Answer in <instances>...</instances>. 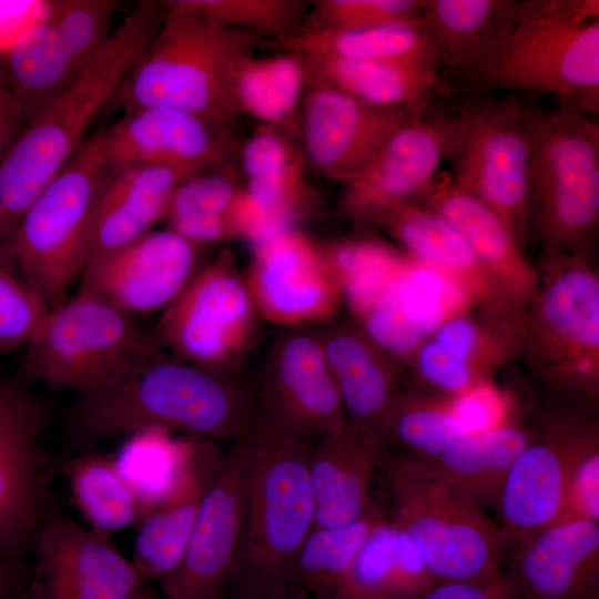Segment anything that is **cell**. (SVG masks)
I'll return each instance as SVG.
<instances>
[{"label": "cell", "mask_w": 599, "mask_h": 599, "mask_svg": "<svg viewBox=\"0 0 599 599\" xmlns=\"http://www.w3.org/2000/svg\"><path fill=\"white\" fill-rule=\"evenodd\" d=\"M175 429L202 439H248L256 428L234 392L201 367L139 355L99 388L82 395L63 418L69 455L126 434Z\"/></svg>", "instance_id": "6da1fadb"}, {"label": "cell", "mask_w": 599, "mask_h": 599, "mask_svg": "<svg viewBox=\"0 0 599 599\" xmlns=\"http://www.w3.org/2000/svg\"><path fill=\"white\" fill-rule=\"evenodd\" d=\"M165 3L139 1L64 91L26 122L0 161V247L43 187L84 143L125 74L160 28Z\"/></svg>", "instance_id": "7a4b0ae2"}, {"label": "cell", "mask_w": 599, "mask_h": 599, "mask_svg": "<svg viewBox=\"0 0 599 599\" xmlns=\"http://www.w3.org/2000/svg\"><path fill=\"white\" fill-rule=\"evenodd\" d=\"M260 38L226 27L184 0L165 1L160 28L111 102L122 111L174 108L227 128L237 116L232 94L235 69Z\"/></svg>", "instance_id": "3957f363"}, {"label": "cell", "mask_w": 599, "mask_h": 599, "mask_svg": "<svg viewBox=\"0 0 599 599\" xmlns=\"http://www.w3.org/2000/svg\"><path fill=\"white\" fill-rule=\"evenodd\" d=\"M477 91L550 95L557 108L599 112V1L524 0L499 51L464 74Z\"/></svg>", "instance_id": "277c9868"}, {"label": "cell", "mask_w": 599, "mask_h": 599, "mask_svg": "<svg viewBox=\"0 0 599 599\" xmlns=\"http://www.w3.org/2000/svg\"><path fill=\"white\" fill-rule=\"evenodd\" d=\"M305 439L263 426L247 439L245 525L232 599H266L287 575L315 524Z\"/></svg>", "instance_id": "5b68a950"}, {"label": "cell", "mask_w": 599, "mask_h": 599, "mask_svg": "<svg viewBox=\"0 0 599 599\" xmlns=\"http://www.w3.org/2000/svg\"><path fill=\"white\" fill-rule=\"evenodd\" d=\"M380 473L389 520L416 545L437 581L502 576L509 544L485 509L400 456L386 453Z\"/></svg>", "instance_id": "8992f818"}, {"label": "cell", "mask_w": 599, "mask_h": 599, "mask_svg": "<svg viewBox=\"0 0 599 599\" xmlns=\"http://www.w3.org/2000/svg\"><path fill=\"white\" fill-rule=\"evenodd\" d=\"M109 171L100 132L43 187L0 247L49 306L62 301L82 273L93 211Z\"/></svg>", "instance_id": "52a82bcc"}, {"label": "cell", "mask_w": 599, "mask_h": 599, "mask_svg": "<svg viewBox=\"0 0 599 599\" xmlns=\"http://www.w3.org/2000/svg\"><path fill=\"white\" fill-rule=\"evenodd\" d=\"M153 349L154 337L134 315L79 290L49 307L24 347L19 369L51 390L82 395Z\"/></svg>", "instance_id": "ba28073f"}, {"label": "cell", "mask_w": 599, "mask_h": 599, "mask_svg": "<svg viewBox=\"0 0 599 599\" xmlns=\"http://www.w3.org/2000/svg\"><path fill=\"white\" fill-rule=\"evenodd\" d=\"M529 205L551 247L577 250L599 216V126L589 115L528 103ZM530 213V211H529Z\"/></svg>", "instance_id": "9c48e42d"}, {"label": "cell", "mask_w": 599, "mask_h": 599, "mask_svg": "<svg viewBox=\"0 0 599 599\" xmlns=\"http://www.w3.org/2000/svg\"><path fill=\"white\" fill-rule=\"evenodd\" d=\"M454 181L489 206L520 244L529 220L528 103L476 97L449 116L445 155Z\"/></svg>", "instance_id": "30bf717a"}, {"label": "cell", "mask_w": 599, "mask_h": 599, "mask_svg": "<svg viewBox=\"0 0 599 599\" xmlns=\"http://www.w3.org/2000/svg\"><path fill=\"white\" fill-rule=\"evenodd\" d=\"M114 0H59L2 53L0 65L24 118L70 87L112 31Z\"/></svg>", "instance_id": "8fae6325"}, {"label": "cell", "mask_w": 599, "mask_h": 599, "mask_svg": "<svg viewBox=\"0 0 599 599\" xmlns=\"http://www.w3.org/2000/svg\"><path fill=\"white\" fill-rule=\"evenodd\" d=\"M53 419L49 399L0 379V560H30L52 515L42 437Z\"/></svg>", "instance_id": "7c38bea8"}, {"label": "cell", "mask_w": 599, "mask_h": 599, "mask_svg": "<svg viewBox=\"0 0 599 599\" xmlns=\"http://www.w3.org/2000/svg\"><path fill=\"white\" fill-rule=\"evenodd\" d=\"M247 440L223 455L179 567L160 581L165 599H232L244 540Z\"/></svg>", "instance_id": "4fadbf2b"}, {"label": "cell", "mask_w": 599, "mask_h": 599, "mask_svg": "<svg viewBox=\"0 0 599 599\" xmlns=\"http://www.w3.org/2000/svg\"><path fill=\"white\" fill-rule=\"evenodd\" d=\"M148 581L111 541L69 516L52 514L30 557L26 599H125Z\"/></svg>", "instance_id": "5bb4252c"}, {"label": "cell", "mask_w": 599, "mask_h": 599, "mask_svg": "<svg viewBox=\"0 0 599 599\" xmlns=\"http://www.w3.org/2000/svg\"><path fill=\"white\" fill-rule=\"evenodd\" d=\"M596 448L595 425L556 424L534 434L514 460L496 506L509 545L558 521L572 470Z\"/></svg>", "instance_id": "9a60e30c"}, {"label": "cell", "mask_w": 599, "mask_h": 599, "mask_svg": "<svg viewBox=\"0 0 599 599\" xmlns=\"http://www.w3.org/2000/svg\"><path fill=\"white\" fill-rule=\"evenodd\" d=\"M101 138L110 170L153 165L184 177L231 163L234 148L226 126L167 106L123 111Z\"/></svg>", "instance_id": "2e32d148"}, {"label": "cell", "mask_w": 599, "mask_h": 599, "mask_svg": "<svg viewBox=\"0 0 599 599\" xmlns=\"http://www.w3.org/2000/svg\"><path fill=\"white\" fill-rule=\"evenodd\" d=\"M422 112L425 111L374 106L335 89L307 84L298 140L307 164L319 174L345 183L394 131Z\"/></svg>", "instance_id": "e0dca14e"}, {"label": "cell", "mask_w": 599, "mask_h": 599, "mask_svg": "<svg viewBox=\"0 0 599 599\" xmlns=\"http://www.w3.org/2000/svg\"><path fill=\"white\" fill-rule=\"evenodd\" d=\"M196 244L171 229L150 231L88 265L79 290L136 316L170 305L185 288Z\"/></svg>", "instance_id": "ac0fdd59"}, {"label": "cell", "mask_w": 599, "mask_h": 599, "mask_svg": "<svg viewBox=\"0 0 599 599\" xmlns=\"http://www.w3.org/2000/svg\"><path fill=\"white\" fill-rule=\"evenodd\" d=\"M450 113L414 115L345 182L349 207L377 217L402 202L419 200L432 186L445 155Z\"/></svg>", "instance_id": "d6986e66"}, {"label": "cell", "mask_w": 599, "mask_h": 599, "mask_svg": "<svg viewBox=\"0 0 599 599\" xmlns=\"http://www.w3.org/2000/svg\"><path fill=\"white\" fill-rule=\"evenodd\" d=\"M510 545L502 575L519 599H598L599 522L560 521Z\"/></svg>", "instance_id": "ffe728a7"}, {"label": "cell", "mask_w": 599, "mask_h": 599, "mask_svg": "<svg viewBox=\"0 0 599 599\" xmlns=\"http://www.w3.org/2000/svg\"><path fill=\"white\" fill-rule=\"evenodd\" d=\"M222 457L207 439L193 437L184 444L174 483L139 522L131 561L146 581H162L181 564Z\"/></svg>", "instance_id": "44dd1931"}, {"label": "cell", "mask_w": 599, "mask_h": 599, "mask_svg": "<svg viewBox=\"0 0 599 599\" xmlns=\"http://www.w3.org/2000/svg\"><path fill=\"white\" fill-rule=\"evenodd\" d=\"M378 433L353 426L324 434L311 449L314 527H334L363 517L374 505L373 480L386 455Z\"/></svg>", "instance_id": "7402d4cb"}, {"label": "cell", "mask_w": 599, "mask_h": 599, "mask_svg": "<svg viewBox=\"0 0 599 599\" xmlns=\"http://www.w3.org/2000/svg\"><path fill=\"white\" fill-rule=\"evenodd\" d=\"M449 275L415 262L405 265L367 311V329L375 342L394 353H407L469 300Z\"/></svg>", "instance_id": "603a6c76"}, {"label": "cell", "mask_w": 599, "mask_h": 599, "mask_svg": "<svg viewBox=\"0 0 599 599\" xmlns=\"http://www.w3.org/2000/svg\"><path fill=\"white\" fill-rule=\"evenodd\" d=\"M184 179L163 166L110 170L93 211L83 270L152 231L165 219L172 194Z\"/></svg>", "instance_id": "cb8c5ba5"}, {"label": "cell", "mask_w": 599, "mask_h": 599, "mask_svg": "<svg viewBox=\"0 0 599 599\" xmlns=\"http://www.w3.org/2000/svg\"><path fill=\"white\" fill-rule=\"evenodd\" d=\"M170 305L160 325L163 338L201 364L224 356L248 312L244 287L220 266L205 270Z\"/></svg>", "instance_id": "d4e9b609"}, {"label": "cell", "mask_w": 599, "mask_h": 599, "mask_svg": "<svg viewBox=\"0 0 599 599\" xmlns=\"http://www.w3.org/2000/svg\"><path fill=\"white\" fill-rule=\"evenodd\" d=\"M270 406L272 416L263 426L286 436L304 439L346 426L325 354L309 337L295 336L284 346Z\"/></svg>", "instance_id": "484cf974"}, {"label": "cell", "mask_w": 599, "mask_h": 599, "mask_svg": "<svg viewBox=\"0 0 599 599\" xmlns=\"http://www.w3.org/2000/svg\"><path fill=\"white\" fill-rule=\"evenodd\" d=\"M449 222L501 290L530 293L537 283L532 266L506 223L484 202L460 187L449 172L438 173L418 200Z\"/></svg>", "instance_id": "4316f807"}, {"label": "cell", "mask_w": 599, "mask_h": 599, "mask_svg": "<svg viewBox=\"0 0 599 599\" xmlns=\"http://www.w3.org/2000/svg\"><path fill=\"white\" fill-rule=\"evenodd\" d=\"M518 0H425L423 23L440 67L470 73L502 47L520 10Z\"/></svg>", "instance_id": "83f0119b"}, {"label": "cell", "mask_w": 599, "mask_h": 599, "mask_svg": "<svg viewBox=\"0 0 599 599\" xmlns=\"http://www.w3.org/2000/svg\"><path fill=\"white\" fill-rule=\"evenodd\" d=\"M532 436L524 426L500 422L460 436L436 457L418 464L480 508L496 507L514 460Z\"/></svg>", "instance_id": "f1b7e54d"}, {"label": "cell", "mask_w": 599, "mask_h": 599, "mask_svg": "<svg viewBox=\"0 0 599 599\" xmlns=\"http://www.w3.org/2000/svg\"><path fill=\"white\" fill-rule=\"evenodd\" d=\"M303 55L307 84L325 85L374 106L415 111L430 108L438 80L436 69L399 62Z\"/></svg>", "instance_id": "f546056e"}, {"label": "cell", "mask_w": 599, "mask_h": 599, "mask_svg": "<svg viewBox=\"0 0 599 599\" xmlns=\"http://www.w3.org/2000/svg\"><path fill=\"white\" fill-rule=\"evenodd\" d=\"M383 219L416 262L453 277L469 297L489 298L499 288L465 237L437 212L414 201L397 203Z\"/></svg>", "instance_id": "4dcf8cb0"}, {"label": "cell", "mask_w": 599, "mask_h": 599, "mask_svg": "<svg viewBox=\"0 0 599 599\" xmlns=\"http://www.w3.org/2000/svg\"><path fill=\"white\" fill-rule=\"evenodd\" d=\"M307 88L305 58L286 50L270 57L251 53L237 64L232 85L236 114L281 129L298 139V121Z\"/></svg>", "instance_id": "1f68e13d"}, {"label": "cell", "mask_w": 599, "mask_h": 599, "mask_svg": "<svg viewBox=\"0 0 599 599\" xmlns=\"http://www.w3.org/2000/svg\"><path fill=\"white\" fill-rule=\"evenodd\" d=\"M62 469L75 507L98 534L111 537L140 522L150 509L121 468L93 449L69 455Z\"/></svg>", "instance_id": "d6a6232c"}, {"label": "cell", "mask_w": 599, "mask_h": 599, "mask_svg": "<svg viewBox=\"0 0 599 599\" xmlns=\"http://www.w3.org/2000/svg\"><path fill=\"white\" fill-rule=\"evenodd\" d=\"M285 50L337 59L415 64L438 70V54L424 26L297 31L280 41Z\"/></svg>", "instance_id": "836d02e7"}, {"label": "cell", "mask_w": 599, "mask_h": 599, "mask_svg": "<svg viewBox=\"0 0 599 599\" xmlns=\"http://www.w3.org/2000/svg\"><path fill=\"white\" fill-rule=\"evenodd\" d=\"M260 251V287L265 303L283 316H306L326 304L328 292L308 244L284 231Z\"/></svg>", "instance_id": "e575fe53"}, {"label": "cell", "mask_w": 599, "mask_h": 599, "mask_svg": "<svg viewBox=\"0 0 599 599\" xmlns=\"http://www.w3.org/2000/svg\"><path fill=\"white\" fill-rule=\"evenodd\" d=\"M540 316L549 332L595 369L599 349V281L586 266L569 265L546 285Z\"/></svg>", "instance_id": "d590c367"}, {"label": "cell", "mask_w": 599, "mask_h": 599, "mask_svg": "<svg viewBox=\"0 0 599 599\" xmlns=\"http://www.w3.org/2000/svg\"><path fill=\"white\" fill-rule=\"evenodd\" d=\"M386 515L375 502L353 522L313 527L294 559L286 585L317 599H329L369 534Z\"/></svg>", "instance_id": "8d00e7d4"}, {"label": "cell", "mask_w": 599, "mask_h": 599, "mask_svg": "<svg viewBox=\"0 0 599 599\" xmlns=\"http://www.w3.org/2000/svg\"><path fill=\"white\" fill-rule=\"evenodd\" d=\"M241 193L231 163L192 174L172 194L169 229L194 244L221 240L237 231L232 212Z\"/></svg>", "instance_id": "74e56055"}, {"label": "cell", "mask_w": 599, "mask_h": 599, "mask_svg": "<svg viewBox=\"0 0 599 599\" xmlns=\"http://www.w3.org/2000/svg\"><path fill=\"white\" fill-rule=\"evenodd\" d=\"M324 354L343 407L354 419L353 427L378 433L379 423L395 398L389 375L369 349L349 335L332 338Z\"/></svg>", "instance_id": "f35d334b"}, {"label": "cell", "mask_w": 599, "mask_h": 599, "mask_svg": "<svg viewBox=\"0 0 599 599\" xmlns=\"http://www.w3.org/2000/svg\"><path fill=\"white\" fill-rule=\"evenodd\" d=\"M385 447L394 443L403 458L424 463L436 457L454 440L466 435L450 400L423 397L394 398L378 429Z\"/></svg>", "instance_id": "ab89813d"}, {"label": "cell", "mask_w": 599, "mask_h": 599, "mask_svg": "<svg viewBox=\"0 0 599 599\" xmlns=\"http://www.w3.org/2000/svg\"><path fill=\"white\" fill-rule=\"evenodd\" d=\"M184 2L235 30L271 35L278 41L294 34L307 3L300 0H184Z\"/></svg>", "instance_id": "60d3db41"}, {"label": "cell", "mask_w": 599, "mask_h": 599, "mask_svg": "<svg viewBox=\"0 0 599 599\" xmlns=\"http://www.w3.org/2000/svg\"><path fill=\"white\" fill-rule=\"evenodd\" d=\"M424 8L425 0H318L297 31L420 24Z\"/></svg>", "instance_id": "b9f144b4"}, {"label": "cell", "mask_w": 599, "mask_h": 599, "mask_svg": "<svg viewBox=\"0 0 599 599\" xmlns=\"http://www.w3.org/2000/svg\"><path fill=\"white\" fill-rule=\"evenodd\" d=\"M394 526L386 515L353 560L329 599H393Z\"/></svg>", "instance_id": "7bdbcfd3"}, {"label": "cell", "mask_w": 599, "mask_h": 599, "mask_svg": "<svg viewBox=\"0 0 599 599\" xmlns=\"http://www.w3.org/2000/svg\"><path fill=\"white\" fill-rule=\"evenodd\" d=\"M49 307L0 251V356L26 347Z\"/></svg>", "instance_id": "ee69618b"}, {"label": "cell", "mask_w": 599, "mask_h": 599, "mask_svg": "<svg viewBox=\"0 0 599 599\" xmlns=\"http://www.w3.org/2000/svg\"><path fill=\"white\" fill-rule=\"evenodd\" d=\"M335 260L353 303L366 311L405 266L389 250L369 242L343 245Z\"/></svg>", "instance_id": "f6af8a7d"}, {"label": "cell", "mask_w": 599, "mask_h": 599, "mask_svg": "<svg viewBox=\"0 0 599 599\" xmlns=\"http://www.w3.org/2000/svg\"><path fill=\"white\" fill-rule=\"evenodd\" d=\"M295 140L281 129L261 124L241 149L240 160L245 180L278 174L304 158L303 149Z\"/></svg>", "instance_id": "bcb514c9"}, {"label": "cell", "mask_w": 599, "mask_h": 599, "mask_svg": "<svg viewBox=\"0 0 599 599\" xmlns=\"http://www.w3.org/2000/svg\"><path fill=\"white\" fill-rule=\"evenodd\" d=\"M573 520L599 522V448L588 453L569 478L557 522Z\"/></svg>", "instance_id": "7dc6e473"}, {"label": "cell", "mask_w": 599, "mask_h": 599, "mask_svg": "<svg viewBox=\"0 0 599 599\" xmlns=\"http://www.w3.org/2000/svg\"><path fill=\"white\" fill-rule=\"evenodd\" d=\"M418 368L427 383L454 397L480 384L473 365L447 354L434 341L422 345Z\"/></svg>", "instance_id": "c3c4849f"}, {"label": "cell", "mask_w": 599, "mask_h": 599, "mask_svg": "<svg viewBox=\"0 0 599 599\" xmlns=\"http://www.w3.org/2000/svg\"><path fill=\"white\" fill-rule=\"evenodd\" d=\"M451 407L466 434L488 429L501 422V402L497 393L481 384L453 397Z\"/></svg>", "instance_id": "681fc988"}, {"label": "cell", "mask_w": 599, "mask_h": 599, "mask_svg": "<svg viewBox=\"0 0 599 599\" xmlns=\"http://www.w3.org/2000/svg\"><path fill=\"white\" fill-rule=\"evenodd\" d=\"M516 597L514 586L502 575L487 582L437 581L417 599H514Z\"/></svg>", "instance_id": "f907efd6"}, {"label": "cell", "mask_w": 599, "mask_h": 599, "mask_svg": "<svg viewBox=\"0 0 599 599\" xmlns=\"http://www.w3.org/2000/svg\"><path fill=\"white\" fill-rule=\"evenodd\" d=\"M433 339L444 352L453 357L473 365L471 358L479 345V332L469 319L453 316L436 331Z\"/></svg>", "instance_id": "816d5d0a"}, {"label": "cell", "mask_w": 599, "mask_h": 599, "mask_svg": "<svg viewBox=\"0 0 599 599\" xmlns=\"http://www.w3.org/2000/svg\"><path fill=\"white\" fill-rule=\"evenodd\" d=\"M24 126L22 110L0 65V161Z\"/></svg>", "instance_id": "f5cc1de1"}, {"label": "cell", "mask_w": 599, "mask_h": 599, "mask_svg": "<svg viewBox=\"0 0 599 599\" xmlns=\"http://www.w3.org/2000/svg\"><path fill=\"white\" fill-rule=\"evenodd\" d=\"M30 560H0V596L23 595L29 579Z\"/></svg>", "instance_id": "db71d44e"}, {"label": "cell", "mask_w": 599, "mask_h": 599, "mask_svg": "<svg viewBox=\"0 0 599 599\" xmlns=\"http://www.w3.org/2000/svg\"><path fill=\"white\" fill-rule=\"evenodd\" d=\"M266 599H317L314 596L291 585L277 588Z\"/></svg>", "instance_id": "11a10c76"}, {"label": "cell", "mask_w": 599, "mask_h": 599, "mask_svg": "<svg viewBox=\"0 0 599 599\" xmlns=\"http://www.w3.org/2000/svg\"><path fill=\"white\" fill-rule=\"evenodd\" d=\"M125 599H165V598L151 595L149 592H145L144 589H143V590H140V591L126 597Z\"/></svg>", "instance_id": "9f6ffc18"}, {"label": "cell", "mask_w": 599, "mask_h": 599, "mask_svg": "<svg viewBox=\"0 0 599 599\" xmlns=\"http://www.w3.org/2000/svg\"><path fill=\"white\" fill-rule=\"evenodd\" d=\"M0 599H26L23 595L17 596H0Z\"/></svg>", "instance_id": "6f0895ef"}, {"label": "cell", "mask_w": 599, "mask_h": 599, "mask_svg": "<svg viewBox=\"0 0 599 599\" xmlns=\"http://www.w3.org/2000/svg\"><path fill=\"white\" fill-rule=\"evenodd\" d=\"M514 599H519L518 597L514 598Z\"/></svg>", "instance_id": "680465c9"}, {"label": "cell", "mask_w": 599, "mask_h": 599, "mask_svg": "<svg viewBox=\"0 0 599 599\" xmlns=\"http://www.w3.org/2000/svg\"><path fill=\"white\" fill-rule=\"evenodd\" d=\"M1 379V378H0Z\"/></svg>", "instance_id": "91938a15"}]
</instances>
